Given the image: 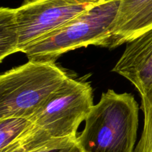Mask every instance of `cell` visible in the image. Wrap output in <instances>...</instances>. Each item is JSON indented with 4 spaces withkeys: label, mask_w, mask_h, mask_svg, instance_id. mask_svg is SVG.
Returning <instances> with one entry per match:
<instances>
[{
    "label": "cell",
    "mask_w": 152,
    "mask_h": 152,
    "mask_svg": "<svg viewBox=\"0 0 152 152\" xmlns=\"http://www.w3.org/2000/svg\"><path fill=\"white\" fill-rule=\"evenodd\" d=\"M90 83L69 78L32 117V126L1 152H32L50 141L77 137L80 125L94 106Z\"/></svg>",
    "instance_id": "1"
},
{
    "label": "cell",
    "mask_w": 152,
    "mask_h": 152,
    "mask_svg": "<svg viewBox=\"0 0 152 152\" xmlns=\"http://www.w3.org/2000/svg\"><path fill=\"white\" fill-rule=\"evenodd\" d=\"M77 142L83 152H134L139 105L132 94L102 93L86 118Z\"/></svg>",
    "instance_id": "2"
},
{
    "label": "cell",
    "mask_w": 152,
    "mask_h": 152,
    "mask_svg": "<svg viewBox=\"0 0 152 152\" xmlns=\"http://www.w3.org/2000/svg\"><path fill=\"white\" fill-rule=\"evenodd\" d=\"M69 78L55 64L29 61L0 77V120L32 117Z\"/></svg>",
    "instance_id": "3"
},
{
    "label": "cell",
    "mask_w": 152,
    "mask_h": 152,
    "mask_svg": "<svg viewBox=\"0 0 152 152\" xmlns=\"http://www.w3.org/2000/svg\"><path fill=\"white\" fill-rule=\"evenodd\" d=\"M120 0H106L76 16L22 50L29 61L55 62L64 53L93 45L103 47Z\"/></svg>",
    "instance_id": "4"
},
{
    "label": "cell",
    "mask_w": 152,
    "mask_h": 152,
    "mask_svg": "<svg viewBox=\"0 0 152 152\" xmlns=\"http://www.w3.org/2000/svg\"><path fill=\"white\" fill-rule=\"evenodd\" d=\"M106 0H39L13 8L20 52L70 20Z\"/></svg>",
    "instance_id": "5"
},
{
    "label": "cell",
    "mask_w": 152,
    "mask_h": 152,
    "mask_svg": "<svg viewBox=\"0 0 152 152\" xmlns=\"http://www.w3.org/2000/svg\"><path fill=\"white\" fill-rule=\"evenodd\" d=\"M112 71L127 79L140 96L152 86V28L126 43Z\"/></svg>",
    "instance_id": "6"
},
{
    "label": "cell",
    "mask_w": 152,
    "mask_h": 152,
    "mask_svg": "<svg viewBox=\"0 0 152 152\" xmlns=\"http://www.w3.org/2000/svg\"><path fill=\"white\" fill-rule=\"evenodd\" d=\"M152 28V0H120L104 48L112 49Z\"/></svg>",
    "instance_id": "7"
},
{
    "label": "cell",
    "mask_w": 152,
    "mask_h": 152,
    "mask_svg": "<svg viewBox=\"0 0 152 152\" xmlns=\"http://www.w3.org/2000/svg\"><path fill=\"white\" fill-rule=\"evenodd\" d=\"M20 36L13 8L0 9V61L13 53L20 52Z\"/></svg>",
    "instance_id": "8"
},
{
    "label": "cell",
    "mask_w": 152,
    "mask_h": 152,
    "mask_svg": "<svg viewBox=\"0 0 152 152\" xmlns=\"http://www.w3.org/2000/svg\"><path fill=\"white\" fill-rule=\"evenodd\" d=\"M31 126L29 118L10 117L0 120V152L19 140Z\"/></svg>",
    "instance_id": "9"
},
{
    "label": "cell",
    "mask_w": 152,
    "mask_h": 152,
    "mask_svg": "<svg viewBox=\"0 0 152 152\" xmlns=\"http://www.w3.org/2000/svg\"><path fill=\"white\" fill-rule=\"evenodd\" d=\"M140 108L144 114V126L134 152H152V86L141 96Z\"/></svg>",
    "instance_id": "10"
},
{
    "label": "cell",
    "mask_w": 152,
    "mask_h": 152,
    "mask_svg": "<svg viewBox=\"0 0 152 152\" xmlns=\"http://www.w3.org/2000/svg\"><path fill=\"white\" fill-rule=\"evenodd\" d=\"M32 152H83L77 137L50 141L46 145Z\"/></svg>",
    "instance_id": "11"
},
{
    "label": "cell",
    "mask_w": 152,
    "mask_h": 152,
    "mask_svg": "<svg viewBox=\"0 0 152 152\" xmlns=\"http://www.w3.org/2000/svg\"><path fill=\"white\" fill-rule=\"evenodd\" d=\"M39 1V0H24V4H30V3H33V2H35V1Z\"/></svg>",
    "instance_id": "12"
}]
</instances>
